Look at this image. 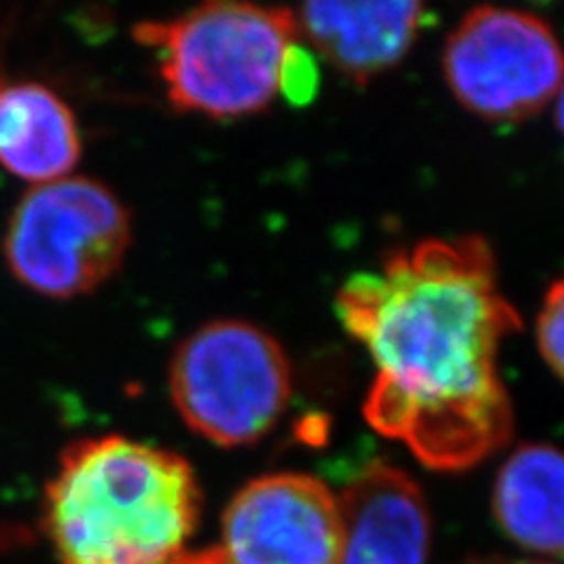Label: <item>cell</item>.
<instances>
[{
  "instance_id": "cell-1",
  "label": "cell",
  "mask_w": 564,
  "mask_h": 564,
  "mask_svg": "<svg viewBox=\"0 0 564 564\" xmlns=\"http://www.w3.org/2000/svg\"><path fill=\"white\" fill-rule=\"evenodd\" d=\"M337 311L377 369L362 408L377 433L435 470L473 468L508 443L513 408L497 358L520 315L482 238L398 250L350 275Z\"/></svg>"
},
{
  "instance_id": "cell-2",
  "label": "cell",
  "mask_w": 564,
  "mask_h": 564,
  "mask_svg": "<svg viewBox=\"0 0 564 564\" xmlns=\"http://www.w3.org/2000/svg\"><path fill=\"white\" fill-rule=\"evenodd\" d=\"M198 513L186 458L106 435L62 452L45 487L43 529L62 564H167L196 532Z\"/></svg>"
},
{
  "instance_id": "cell-3",
  "label": "cell",
  "mask_w": 564,
  "mask_h": 564,
  "mask_svg": "<svg viewBox=\"0 0 564 564\" xmlns=\"http://www.w3.org/2000/svg\"><path fill=\"white\" fill-rule=\"evenodd\" d=\"M134 39L155 52L176 109L209 118L267 109L299 43L292 10L252 3H205L167 22H141Z\"/></svg>"
},
{
  "instance_id": "cell-4",
  "label": "cell",
  "mask_w": 564,
  "mask_h": 564,
  "mask_svg": "<svg viewBox=\"0 0 564 564\" xmlns=\"http://www.w3.org/2000/svg\"><path fill=\"white\" fill-rule=\"evenodd\" d=\"M130 215L116 193L90 176L31 186L3 234L12 278L45 299H74L101 288L130 247Z\"/></svg>"
},
{
  "instance_id": "cell-5",
  "label": "cell",
  "mask_w": 564,
  "mask_h": 564,
  "mask_svg": "<svg viewBox=\"0 0 564 564\" xmlns=\"http://www.w3.org/2000/svg\"><path fill=\"white\" fill-rule=\"evenodd\" d=\"M170 393L188 429L215 445L240 447L267 435L288 410L292 369L271 334L215 321L176 348Z\"/></svg>"
},
{
  "instance_id": "cell-6",
  "label": "cell",
  "mask_w": 564,
  "mask_h": 564,
  "mask_svg": "<svg viewBox=\"0 0 564 564\" xmlns=\"http://www.w3.org/2000/svg\"><path fill=\"white\" fill-rule=\"evenodd\" d=\"M445 78L468 111L516 122L560 97L562 52L541 17L510 8H475L447 39Z\"/></svg>"
},
{
  "instance_id": "cell-7",
  "label": "cell",
  "mask_w": 564,
  "mask_h": 564,
  "mask_svg": "<svg viewBox=\"0 0 564 564\" xmlns=\"http://www.w3.org/2000/svg\"><path fill=\"white\" fill-rule=\"evenodd\" d=\"M339 499L304 473L245 485L224 513L228 564H341Z\"/></svg>"
},
{
  "instance_id": "cell-8",
  "label": "cell",
  "mask_w": 564,
  "mask_h": 564,
  "mask_svg": "<svg viewBox=\"0 0 564 564\" xmlns=\"http://www.w3.org/2000/svg\"><path fill=\"white\" fill-rule=\"evenodd\" d=\"M337 499L344 527L341 564H426L431 516L408 473L372 464Z\"/></svg>"
},
{
  "instance_id": "cell-9",
  "label": "cell",
  "mask_w": 564,
  "mask_h": 564,
  "mask_svg": "<svg viewBox=\"0 0 564 564\" xmlns=\"http://www.w3.org/2000/svg\"><path fill=\"white\" fill-rule=\"evenodd\" d=\"M292 14L299 39L356 85L395 66L426 22L421 3H306Z\"/></svg>"
},
{
  "instance_id": "cell-10",
  "label": "cell",
  "mask_w": 564,
  "mask_h": 564,
  "mask_svg": "<svg viewBox=\"0 0 564 564\" xmlns=\"http://www.w3.org/2000/svg\"><path fill=\"white\" fill-rule=\"evenodd\" d=\"M80 153L78 120L52 87L0 78V170L39 186L68 176Z\"/></svg>"
},
{
  "instance_id": "cell-11",
  "label": "cell",
  "mask_w": 564,
  "mask_h": 564,
  "mask_svg": "<svg viewBox=\"0 0 564 564\" xmlns=\"http://www.w3.org/2000/svg\"><path fill=\"white\" fill-rule=\"evenodd\" d=\"M562 456L551 445H522L494 487V518L508 539L543 555L562 553Z\"/></svg>"
},
{
  "instance_id": "cell-12",
  "label": "cell",
  "mask_w": 564,
  "mask_h": 564,
  "mask_svg": "<svg viewBox=\"0 0 564 564\" xmlns=\"http://www.w3.org/2000/svg\"><path fill=\"white\" fill-rule=\"evenodd\" d=\"M536 344L541 358L553 369L555 377H562V360H564V290L562 282L555 280L549 294L543 299L541 313L536 317Z\"/></svg>"
},
{
  "instance_id": "cell-13",
  "label": "cell",
  "mask_w": 564,
  "mask_h": 564,
  "mask_svg": "<svg viewBox=\"0 0 564 564\" xmlns=\"http://www.w3.org/2000/svg\"><path fill=\"white\" fill-rule=\"evenodd\" d=\"M317 90V64L308 55V50L302 43H294L290 47V55L282 68L280 93L294 104H306L313 99Z\"/></svg>"
},
{
  "instance_id": "cell-14",
  "label": "cell",
  "mask_w": 564,
  "mask_h": 564,
  "mask_svg": "<svg viewBox=\"0 0 564 564\" xmlns=\"http://www.w3.org/2000/svg\"><path fill=\"white\" fill-rule=\"evenodd\" d=\"M167 564H228L224 553L219 549H209V551H203V553H193V555H180L170 560Z\"/></svg>"
}]
</instances>
